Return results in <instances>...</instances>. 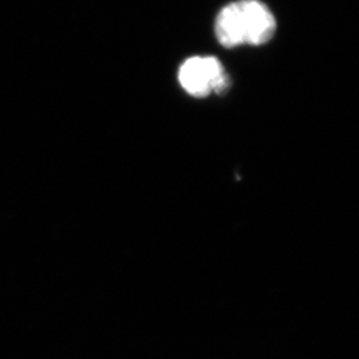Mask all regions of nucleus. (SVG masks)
<instances>
[{
    "label": "nucleus",
    "instance_id": "f257e3e1",
    "mask_svg": "<svg viewBox=\"0 0 359 359\" xmlns=\"http://www.w3.org/2000/svg\"><path fill=\"white\" fill-rule=\"evenodd\" d=\"M276 29L275 15L259 0H238L228 4L217 14L214 25L219 43L226 48L268 43Z\"/></svg>",
    "mask_w": 359,
    "mask_h": 359
},
{
    "label": "nucleus",
    "instance_id": "f03ea898",
    "mask_svg": "<svg viewBox=\"0 0 359 359\" xmlns=\"http://www.w3.org/2000/svg\"><path fill=\"white\" fill-rule=\"evenodd\" d=\"M178 79L182 88L196 98H206L213 92L222 95L231 85L224 65L214 56L189 58L180 67Z\"/></svg>",
    "mask_w": 359,
    "mask_h": 359
}]
</instances>
